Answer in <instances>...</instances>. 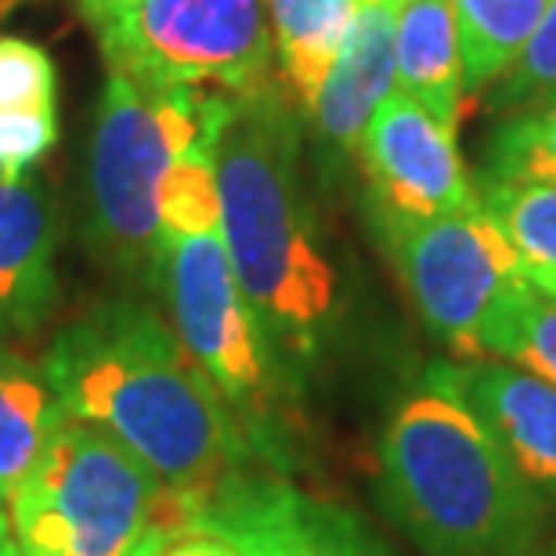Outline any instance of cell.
Instances as JSON below:
<instances>
[{
	"label": "cell",
	"instance_id": "obj_1",
	"mask_svg": "<svg viewBox=\"0 0 556 556\" xmlns=\"http://www.w3.org/2000/svg\"><path fill=\"white\" fill-rule=\"evenodd\" d=\"M40 365L65 413L105 430L160 477L174 498V531L247 477L239 419L152 307L105 300L62 326Z\"/></svg>",
	"mask_w": 556,
	"mask_h": 556
},
{
	"label": "cell",
	"instance_id": "obj_2",
	"mask_svg": "<svg viewBox=\"0 0 556 556\" xmlns=\"http://www.w3.org/2000/svg\"><path fill=\"white\" fill-rule=\"evenodd\" d=\"M296 155V119L278 87L236 98L214 141L220 236L253 318L286 365L318 358L340 307Z\"/></svg>",
	"mask_w": 556,
	"mask_h": 556
},
{
	"label": "cell",
	"instance_id": "obj_3",
	"mask_svg": "<svg viewBox=\"0 0 556 556\" xmlns=\"http://www.w3.org/2000/svg\"><path fill=\"white\" fill-rule=\"evenodd\" d=\"M380 477L387 509L427 556H531L539 546V492L441 362L387 422Z\"/></svg>",
	"mask_w": 556,
	"mask_h": 556
},
{
	"label": "cell",
	"instance_id": "obj_4",
	"mask_svg": "<svg viewBox=\"0 0 556 556\" xmlns=\"http://www.w3.org/2000/svg\"><path fill=\"white\" fill-rule=\"evenodd\" d=\"M231 94L144 91L109 70L87 152V242L109 271L160 275V181L188 149L217 141Z\"/></svg>",
	"mask_w": 556,
	"mask_h": 556
},
{
	"label": "cell",
	"instance_id": "obj_5",
	"mask_svg": "<svg viewBox=\"0 0 556 556\" xmlns=\"http://www.w3.org/2000/svg\"><path fill=\"white\" fill-rule=\"evenodd\" d=\"M8 525L18 556H152L174 503L135 452L70 416L11 492Z\"/></svg>",
	"mask_w": 556,
	"mask_h": 556
},
{
	"label": "cell",
	"instance_id": "obj_6",
	"mask_svg": "<svg viewBox=\"0 0 556 556\" xmlns=\"http://www.w3.org/2000/svg\"><path fill=\"white\" fill-rule=\"evenodd\" d=\"M87 22L109 70L144 91L247 98L271 84L264 0H113Z\"/></svg>",
	"mask_w": 556,
	"mask_h": 556
},
{
	"label": "cell",
	"instance_id": "obj_7",
	"mask_svg": "<svg viewBox=\"0 0 556 556\" xmlns=\"http://www.w3.org/2000/svg\"><path fill=\"white\" fill-rule=\"evenodd\" d=\"M174 332L210 376L239 430L261 452L275 448L282 362L275 358L261 321L253 318L231 268L220 228L160 239V275Z\"/></svg>",
	"mask_w": 556,
	"mask_h": 556
},
{
	"label": "cell",
	"instance_id": "obj_8",
	"mask_svg": "<svg viewBox=\"0 0 556 556\" xmlns=\"http://www.w3.org/2000/svg\"><path fill=\"white\" fill-rule=\"evenodd\" d=\"M383 242L427 329L459 354L477 358V332L488 311L525 278L484 206L477 203L463 214L405 228Z\"/></svg>",
	"mask_w": 556,
	"mask_h": 556
},
{
	"label": "cell",
	"instance_id": "obj_9",
	"mask_svg": "<svg viewBox=\"0 0 556 556\" xmlns=\"http://www.w3.org/2000/svg\"><path fill=\"white\" fill-rule=\"evenodd\" d=\"M354 155L362 160L383 239L477 206V192L455 144V127L402 91L376 109Z\"/></svg>",
	"mask_w": 556,
	"mask_h": 556
},
{
	"label": "cell",
	"instance_id": "obj_10",
	"mask_svg": "<svg viewBox=\"0 0 556 556\" xmlns=\"http://www.w3.org/2000/svg\"><path fill=\"white\" fill-rule=\"evenodd\" d=\"M185 528H214L247 556H380L358 525L289 488L242 477Z\"/></svg>",
	"mask_w": 556,
	"mask_h": 556
},
{
	"label": "cell",
	"instance_id": "obj_11",
	"mask_svg": "<svg viewBox=\"0 0 556 556\" xmlns=\"http://www.w3.org/2000/svg\"><path fill=\"white\" fill-rule=\"evenodd\" d=\"M441 365L517 473L539 495H556V387L506 362L473 358Z\"/></svg>",
	"mask_w": 556,
	"mask_h": 556
},
{
	"label": "cell",
	"instance_id": "obj_12",
	"mask_svg": "<svg viewBox=\"0 0 556 556\" xmlns=\"http://www.w3.org/2000/svg\"><path fill=\"white\" fill-rule=\"evenodd\" d=\"M59 217L43 181H0V337H33L59 304Z\"/></svg>",
	"mask_w": 556,
	"mask_h": 556
},
{
	"label": "cell",
	"instance_id": "obj_13",
	"mask_svg": "<svg viewBox=\"0 0 556 556\" xmlns=\"http://www.w3.org/2000/svg\"><path fill=\"white\" fill-rule=\"evenodd\" d=\"M394 26L397 8L391 4H358L354 11L340 59L311 102V116L326 149L340 155L358 152L376 109L397 91Z\"/></svg>",
	"mask_w": 556,
	"mask_h": 556
},
{
	"label": "cell",
	"instance_id": "obj_14",
	"mask_svg": "<svg viewBox=\"0 0 556 556\" xmlns=\"http://www.w3.org/2000/svg\"><path fill=\"white\" fill-rule=\"evenodd\" d=\"M397 91L444 119L459 124L463 113V54L452 0H405L394 26Z\"/></svg>",
	"mask_w": 556,
	"mask_h": 556
},
{
	"label": "cell",
	"instance_id": "obj_15",
	"mask_svg": "<svg viewBox=\"0 0 556 556\" xmlns=\"http://www.w3.org/2000/svg\"><path fill=\"white\" fill-rule=\"evenodd\" d=\"M70 419L43 365L0 343V498L26 481L43 448Z\"/></svg>",
	"mask_w": 556,
	"mask_h": 556
},
{
	"label": "cell",
	"instance_id": "obj_16",
	"mask_svg": "<svg viewBox=\"0 0 556 556\" xmlns=\"http://www.w3.org/2000/svg\"><path fill=\"white\" fill-rule=\"evenodd\" d=\"M286 84L311 109L337 65L358 0H264Z\"/></svg>",
	"mask_w": 556,
	"mask_h": 556
},
{
	"label": "cell",
	"instance_id": "obj_17",
	"mask_svg": "<svg viewBox=\"0 0 556 556\" xmlns=\"http://www.w3.org/2000/svg\"><path fill=\"white\" fill-rule=\"evenodd\" d=\"M546 8L549 0H452L466 91H484L503 80Z\"/></svg>",
	"mask_w": 556,
	"mask_h": 556
},
{
	"label": "cell",
	"instance_id": "obj_18",
	"mask_svg": "<svg viewBox=\"0 0 556 556\" xmlns=\"http://www.w3.org/2000/svg\"><path fill=\"white\" fill-rule=\"evenodd\" d=\"M481 354L556 387V296L528 278L509 286L477 332V358Z\"/></svg>",
	"mask_w": 556,
	"mask_h": 556
},
{
	"label": "cell",
	"instance_id": "obj_19",
	"mask_svg": "<svg viewBox=\"0 0 556 556\" xmlns=\"http://www.w3.org/2000/svg\"><path fill=\"white\" fill-rule=\"evenodd\" d=\"M477 203L503 231L520 275L542 293L556 296V185L484 181Z\"/></svg>",
	"mask_w": 556,
	"mask_h": 556
},
{
	"label": "cell",
	"instance_id": "obj_20",
	"mask_svg": "<svg viewBox=\"0 0 556 556\" xmlns=\"http://www.w3.org/2000/svg\"><path fill=\"white\" fill-rule=\"evenodd\" d=\"M484 181L556 185V102L517 113L488 138Z\"/></svg>",
	"mask_w": 556,
	"mask_h": 556
},
{
	"label": "cell",
	"instance_id": "obj_21",
	"mask_svg": "<svg viewBox=\"0 0 556 556\" xmlns=\"http://www.w3.org/2000/svg\"><path fill=\"white\" fill-rule=\"evenodd\" d=\"M220 228L214 141L188 149L160 181V239Z\"/></svg>",
	"mask_w": 556,
	"mask_h": 556
},
{
	"label": "cell",
	"instance_id": "obj_22",
	"mask_svg": "<svg viewBox=\"0 0 556 556\" xmlns=\"http://www.w3.org/2000/svg\"><path fill=\"white\" fill-rule=\"evenodd\" d=\"M556 102V0H549L539 29L531 33L525 51L509 65V73L498 80L492 94V109L528 113V109Z\"/></svg>",
	"mask_w": 556,
	"mask_h": 556
},
{
	"label": "cell",
	"instance_id": "obj_23",
	"mask_svg": "<svg viewBox=\"0 0 556 556\" xmlns=\"http://www.w3.org/2000/svg\"><path fill=\"white\" fill-rule=\"evenodd\" d=\"M11 109H59L51 54L22 37H0V113Z\"/></svg>",
	"mask_w": 556,
	"mask_h": 556
},
{
	"label": "cell",
	"instance_id": "obj_24",
	"mask_svg": "<svg viewBox=\"0 0 556 556\" xmlns=\"http://www.w3.org/2000/svg\"><path fill=\"white\" fill-rule=\"evenodd\" d=\"M59 141V109L0 113V181H22Z\"/></svg>",
	"mask_w": 556,
	"mask_h": 556
},
{
	"label": "cell",
	"instance_id": "obj_25",
	"mask_svg": "<svg viewBox=\"0 0 556 556\" xmlns=\"http://www.w3.org/2000/svg\"><path fill=\"white\" fill-rule=\"evenodd\" d=\"M152 556H247L239 542L220 535L214 528H177L170 531Z\"/></svg>",
	"mask_w": 556,
	"mask_h": 556
},
{
	"label": "cell",
	"instance_id": "obj_26",
	"mask_svg": "<svg viewBox=\"0 0 556 556\" xmlns=\"http://www.w3.org/2000/svg\"><path fill=\"white\" fill-rule=\"evenodd\" d=\"M105 4H113V0H80V11H84V18H91V15H98Z\"/></svg>",
	"mask_w": 556,
	"mask_h": 556
},
{
	"label": "cell",
	"instance_id": "obj_27",
	"mask_svg": "<svg viewBox=\"0 0 556 556\" xmlns=\"http://www.w3.org/2000/svg\"><path fill=\"white\" fill-rule=\"evenodd\" d=\"M358 4H391V8H402L405 0H358Z\"/></svg>",
	"mask_w": 556,
	"mask_h": 556
},
{
	"label": "cell",
	"instance_id": "obj_28",
	"mask_svg": "<svg viewBox=\"0 0 556 556\" xmlns=\"http://www.w3.org/2000/svg\"><path fill=\"white\" fill-rule=\"evenodd\" d=\"M0 556H18V549H15V539H11L8 546H0Z\"/></svg>",
	"mask_w": 556,
	"mask_h": 556
},
{
	"label": "cell",
	"instance_id": "obj_29",
	"mask_svg": "<svg viewBox=\"0 0 556 556\" xmlns=\"http://www.w3.org/2000/svg\"><path fill=\"white\" fill-rule=\"evenodd\" d=\"M11 8H15V4H11V0H0V18H4Z\"/></svg>",
	"mask_w": 556,
	"mask_h": 556
},
{
	"label": "cell",
	"instance_id": "obj_30",
	"mask_svg": "<svg viewBox=\"0 0 556 556\" xmlns=\"http://www.w3.org/2000/svg\"><path fill=\"white\" fill-rule=\"evenodd\" d=\"M11 4H18V0H11Z\"/></svg>",
	"mask_w": 556,
	"mask_h": 556
}]
</instances>
